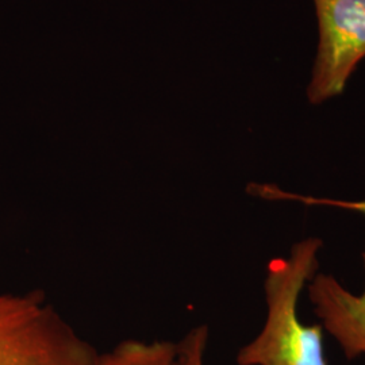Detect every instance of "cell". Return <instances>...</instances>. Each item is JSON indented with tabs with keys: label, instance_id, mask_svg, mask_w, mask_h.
I'll return each mask as SVG.
<instances>
[{
	"label": "cell",
	"instance_id": "cell-2",
	"mask_svg": "<svg viewBox=\"0 0 365 365\" xmlns=\"http://www.w3.org/2000/svg\"><path fill=\"white\" fill-rule=\"evenodd\" d=\"M98 353L38 291L0 292V365H92Z\"/></svg>",
	"mask_w": 365,
	"mask_h": 365
},
{
	"label": "cell",
	"instance_id": "cell-3",
	"mask_svg": "<svg viewBox=\"0 0 365 365\" xmlns=\"http://www.w3.org/2000/svg\"><path fill=\"white\" fill-rule=\"evenodd\" d=\"M318 41L306 95L314 106L342 95L365 58V0H312Z\"/></svg>",
	"mask_w": 365,
	"mask_h": 365
},
{
	"label": "cell",
	"instance_id": "cell-6",
	"mask_svg": "<svg viewBox=\"0 0 365 365\" xmlns=\"http://www.w3.org/2000/svg\"><path fill=\"white\" fill-rule=\"evenodd\" d=\"M207 342L209 327L199 325L191 329L187 336L176 344L175 365H205Z\"/></svg>",
	"mask_w": 365,
	"mask_h": 365
},
{
	"label": "cell",
	"instance_id": "cell-1",
	"mask_svg": "<svg viewBox=\"0 0 365 365\" xmlns=\"http://www.w3.org/2000/svg\"><path fill=\"white\" fill-rule=\"evenodd\" d=\"M321 238L295 242L288 257L267 265L264 297L267 317L260 333L237 354L238 365H327L324 327H307L298 317L303 288L317 274Z\"/></svg>",
	"mask_w": 365,
	"mask_h": 365
},
{
	"label": "cell",
	"instance_id": "cell-5",
	"mask_svg": "<svg viewBox=\"0 0 365 365\" xmlns=\"http://www.w3.org/2000/svg\"><path fill=\"white\" fill-rule=\"evenodd\" d=\"M176 344L165 339H123L105 353H98L92 365H175Z\"/></svg>",
	"mask_w": 365,
	"mask_h": 365
},
{
	"label": "cell",
	"instance_id": "cell-4",
	"mask_svg": "<svg viewBox=\"0 0 365 365\" xmlns=\"http://www.w3.org/2000/svg\"><path fill=\"white\" fill-rule=\"evenodd\" d=\"M307 294L321 327L337 341L345 357L365 359V288L354 295L334 276L315 274L307 283Z\"/></svg>",
	"mask_w": 365,
	"mask_h": 365
}]
</instances>
